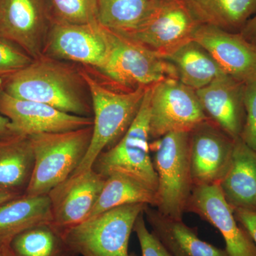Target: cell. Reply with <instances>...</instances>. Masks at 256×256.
Returning a JSON list of instances; mask_svg holds the SVG:
<instances>
[{"mask_svg":"<svg viewBox=\"0 0 256 256\" xmlns=\"http://www.w3.org/2000/svg\"><path fill=\"white\" fill-rule=\"evenodd\" d=\"M148 205H124L106 210L63 232L78 256H136L129 242L138 216Z\"/></svg>","mask_w":256,"mask_h":256,"instance_id":"cell-5","label":"cell"},{"mask_svg":"<svg viewBox=\"0 0 256 256\" xmlns=\"http://www.w3.org/2000/svg\"><path fill=\"white\" fill-rule=\"evenodd\" d=\"M6 256H14L13 255L12 252L11 250H10L9 246L6 247Z\"/></svg>","mask_w":256,"mask_h":256,"instance_id":"cell-36","label":"cell"},{"mask_svg":"<svg viewBox=\"0 0 256 256\" xmlns=\"http://www.w3.org/2000/svg\"><path fill=\"white\" fill-rule=\"evenodd\" d=\"M245 85L224 74L196 90L207 118L234 140L240 138L245 124Z\"/></svg>","mask_w":256,"mask_h":256,"instance_id":"cell-17","label":"cell"},{"mask_svg":"<svg viewBox=\"0 0 256 256\" xmlns=\"http://www.w3.org/2000/svg\"><path fill=\"white\" fill-rule=\"evenodd\" d=\"M133 232L137 236L142 256H171L150 230H148L144 212L138 216Z\"/></svg>","mask_w":256,"mask_h":256,"instance_id":"cell-30","label":"cell"},{"mask_svg":"<svg viewBox=\"0 0 256 256\" xmlns=\"http://www.w3.org/2000/svg\"><path fill=\"white\" fill-rule=\"evenodd\" d=\"M234 215L239 224L250 237L256 246V212L245 210H234Z\"/></svg>","mask_w":256,"mask_h":256,"instance_id":"cell-31","label":"cell"},{"mask_svg":"<svg viewBox=\"0 0 256 256\" xmlns=\"http://www.w3.org/2000/svg\"><path fill=\"white\" fill-rule=\"evenodd\" d=\"M151 90L152 86L146 88L140 109L124 137L102 152L92 168L105 178L114 172L127 174L156 192L158 175L150 149Z\"/></svg>","mask_w":256,"mask_h":256,"instance_id":"cell-6","label":"cell"},{"mask_svg":"<svg viewBox=\"0 0 256 256\" xmlns=\"http://www.w3.org/2000/svg\"><path fill=\"white\" fill-rule=\"evenodd\" d=\"M188 2L202 24L232 33H240L256 14V0H188Z\"/></svg>","mask_w":256,"mask_h":256,"instance_id":"cell-23","label":"cell"},{"mask_svg":"<svg viewBox=\"0 0 256 256\" xmlns=\"http://www.w3.org/2000/svg\"><path fill=\"white\" fill-rule=\"evenodd\" d=\"M9 248L14 256H78L52 223L24 230L12 239Z\"/></svg>","mask_w":256,"mask_h":256,"instance_id":"cell-25","label":"cell"},{"mask_svg":"<svg viewBox=\"0 0 256 256\" xmlns=\"http://www.w3.org/2000/svg\"><path fill=\"white\" fill-rule=\"evenodd\" d=\"M6 246H0V256H6Z\"/></svg>","mask_w":256,"mask_h":256,"instance_id":"cell-35","label":"cell"},{"mask_svg":"<svg viewBox=\"0 0 256 256\" xmlns=\"http://www.w3.org/2000/svg\"><path fill=\"white\" fill-rule=\"evenodd\" d=\"M0 114L9 120L12 134L26 137L68 132L94 124V118L66 114L42 102L16 98L4 92L0 94Z\"/></svg>","mask_w":256,"mask_h":256,"instance_id":"cell-12","label":"cell"},{"mask_svg":"<svg viewBox=\"0 0 256 256\" xmlns=\"http://www.w3.org/2000/svg\"><path fill=\"white\" fill-rule=\"evenodd\" d=\"M201 24L188 0H154L150 12L142 22L132 31L120 35L163 57L193 40Z\"/></svg>","mask_w":256,"mask_h":256,"instance_id":"cell-7","label":"cell"},{"mask_svg":"<svg viewBox=\"0 0 256 256\" xmlns=\"http://www.w3.org/2000/svg\"><path fill=\"white\" fill-rule=\"evenodd\" d=\"M52 222L48 195H20L0 206V246H9L15 236L24 230Z\"/></svg>","mask_w":256,"mask_h":256,"instance_id":"cell-20","label":"cell"},{"mask_svg":"<svg viewBox=\"0 0 256 256\" xmlns=\"http://www.w3.org/2000/svg\"><path fill=\"white\" fill-rule=\"evenodd\" d=\"M208 120L196 92L176 78H166L152 86L150 140L170 132H188Z\"/></svg>","mask_w":256,"mask_h":256,"instance_id":"cell-9","label":"cell"},{"mask_svg":"<svg viewBox=\"0 0 256 256\" xmlns=\"http://www.w3.org/2000/svg\"><path fill=\"white\" fill-rule=\"evenodd\" d=\"M162 58L174 67L178 80L195 90L226 74L210 52L194 40Z\"/></svg>","mask_w":256,"mask_h":256,"instance_id":"cell-22","label":"cell"},{"mask_svg":"<svg viewBox=\"0 0 256 256\" xmlns=\"http://www.w3.org/2000/svg\"><path fill=\"white\" fill-rule=\"evenodd\" d=\"M186 212L198 215L220 232L229 256H256L255 244L236 218L218 184L194 186Z\"/></svg>","mask_w":256,"mask_h":256,"instance_id":"cell-15","label":"cell"},{"mask_svg":"<svg viewBox=\"0 0 256 256\" xmlns=\"http://www.w3.org/2000/svg\"><path fill=\"white\" fill-rule=\"evenodd\" d=\"M53 22L50 0H0V36L34 60L43 55Z\"/></svg>","mask_w":256,"mask_h":256,"instance_id":"cell-11","label":"cell"},{"mask_svg":"<svg viewBox=\"0 0 256 256\" xmlns=\"http://www.w3.org/2000/svg\"><path fill=\"white\" fill-rule=\"evenodd\" d=\"M106 178L94 169L73 174L48 192L52 224L63 233L87 220Z\"/></svg>","mask_w":256,"mask_h":256,"instance_id":"cell-14","label":"cell"},{"mask_svg":"<svg viewBox=\"0 0 256 256\" xmlns=\"http://www.w3.org/2000/svg\"><path fill=\"white\" fill-rule=\"evenodd\" d=\"M110 48V31L98 22L76 24L54 20L43 55L99 70L107 62Z\"/></svg>","mask_w":256,"mask_h":256,"instance_id":"cell-10","label":"cell"},{"mask_svg":"<svg viewBox=\"0 0 256 256\" xmlns=\"http://www.w3.org/2000/svg\"><path fill=\"white\" fill-rule=\"evenodd\" d=\"M20 195L22 194L16 193V192L0 190V206L6 202L11 201L16 197L20 196Z\"/></svg>","mask_w":256,"mask_h":256,"instance_id":"cell-34","label":"cell"},{"mask_svg":"<svg viewBox=\"0 0 256 256\" xmlns=\"http://www.w3.org/2000/svg\"><path fill=\"white\" fill-rule=\"evenodd\" d=\"M156 192L152 188L127 174L112 173L106 178L98 200L87 220L124 205L143 204L156 208Z\"/></svg>","mask_w":256,"mask_h":256,"instance_id":"cell-24","label":"cell"},{"mask_svg":"<svg viewBox=\"0 0 256 256\" xmlns=\"http://www.w3.org/2000/svg\"><path fill=\"white\" fill-rule=\"evenodd\" d=\"M154 3V0H98V22L110 31L124 34L142 22Z\"/></svg>","mask_w":256,"mask_h":256,"instance_id":"cell-26","label":"cell"},{"mask_svg":"<svg viewBox=\"0 0 256 256\" xmlns=\"http://www.w3.org/2000/svg\"><path fill=\"white\" fill-rule=\"evenodd\" d=\"M33 60L21 47L0 36V82L28 66Z\"/></svg>","mask_w":256,"mask_h":256,"instance_id":"cell-28","label":"cell"},{"mask_svg":"<svg viewBox=\"0 0 256 256\" xmlns=\"http://www.w3.org/2000/svg\"><path fill=\"white\" fill-rule=\"evenodd\" d=\"M244 102L246 119L240 139L256 152V80L246 84Z\"/></svg>","mask_w":256,"mask_h":256,"instance_id":"cell-29","label":"cell"},{"mask_svg":"<svg viewBox=\"0 0 256 256\" xmlns=\"http://www.w3.org/2000/svg\"><path fill=\"white\" fill-rule=\"evenodd\" d=\"M144 216L151 233L171 256H229L225 249L200 238L196 229L183 220L170 218L150 206H146Z\"/></svg>","mask_w":256,"mask_h":256,"instance_id":"cell-18","label":"cell"},{"mask_svg":"<svg viewBox=\"0 0 256 256\" xmlns=\"http://www.w3.org/2000/svg\"><path fill=\"white\" fill-rule=\"evenodd\" d=\"M2 92V88L1 84H0V94ZM9 124V120L0 114V138L4 137V136L12 134L10 130Z\"/></svg>","mask_w":256,"mask_h":256,"instance_id":"cell-33","label":"cell"},{"mask_svg":"<svg viewBox=\"0 0 256 256\" xmlns=\"http://www.w3.org/2000/svg\"><path fill=\"white\" fill-rule=\"evenodd\" d=\"M92 134L90 126L68 132L30 136L34 164L25 194L47 195L73 174L86 156Z\"/></svg>","mask_w":256,"mask_h":256,"instance_id":"cell-3","label":"cell"},{"mask_svg":"<svg viewBox=\"0 0 256 256\" xmlns=\"http://www.w3.org/2000/svg\"><path fill=\"white\" fill-rule=\"evenodd\" d=\"M218 186L234 210L256 212V152L240 138L235 140L232 162Z\"/></svg>","mask_w":256,"mask_h":256,"instance_id":"cell-19","label":"cell"},{"mask_svg":"<svg viewBox=\"0 0 256 256\" xmlns=\"http://www.w3.org/2000/svg\"><path fill=\"white\" fill-rule=\"evenodd\" d=\"M193 40L210 52L229 76L244 84L256 80V46L242 34L201 24Z\"/></svg>","mask_w":256,"mask_h":256,"instance_id":"cell-16","label":"cell"},{"mask_svg":"<svg viewBox=\"0 0 256 256\" xmlns=\"http://www.w3.org/2000/svg\"><path fill=\"white\" fill-rule=\"evenodd\" d=\"M34 164L30 138L15 134L0 138V190L24 194Z\"/></svg>","mask_w":256,"mask_h":256,"instance_id":"cell-21","label":"cell"},{"mask_svg":"<svg viewBox=\"0 0 256 256\" xmlns=\"http://www.w3.org/2000/svg\"><path fill=\"white\" fill-rule=\"evenodd\" d=\"M98 0H50L54 20L69 24L98 22Z\"/></svg>","mask_w":256,"mask_h":256,"instance_id":"cell-27","label":"cell"},{"mask_svg":"<svg viewBox=\"0 0 256 256\" xmlns=\"http://www.w3.org/2000/svg\"><path fill=\"white\" fill-rule=\"evenodd\" d=\"M110 38V54L98 72L118 86L133 90L178 79L174 67L156 52L116 32Z\"/></svg>","mask_w":256,"mask_h":256,"instance_id":"cell-8","label":"cell"},{"mask_svg":"<svg viewBox=\"0 0 256 256\" xmlns=\"http://www.w3.org/2000/svg\"><path fill=\"white\" fill-rule=\"evenodd\" d=\"M80 70L92 98L94 124L92 142L86 156L72 175L92 169L99 154L124 137L140 109L148 88L116 92L94 78L88 70Z\"/></svg>","mask_w":256,"mask_h":256,"instance_id":"cell-2","label":"cell"},{"mask_svg":"<svg viewBox=\"0 0 256 256\" xmlns=\"http://www.w3.org/2000/svg\"><path fill=\"white\" fill-rule=\"evenodd\" d=\"M235 140L210 119L188 132L194 185L218 184L226 174Z\"/></svg>","mask_w":256,"mask_h":256,"instance_id":"cell-13","label":"cell"},{"mask_svg":"<svg viewBox=\"0 0 256 256\" xmlns=\"http://www.w3.org/2000/svg\"><path fill=\"white\" fill-rule=\"evenodd\" d=\"M8 95L52 106L66 114L92 118L90 92L80 68L42 55L1 82Z\"/></svg>","mask_w":256,"mask_h":256,"instance_id":"cell-1","label":"cell"},{"mask_svg":"<svg viewBox=\"0 0 256 256\" xmlns=\"http://www.w3.org/2000/svg\"><path fill=\"white\" fill-rule=\"evenodd\" d=\"M158 175L156 208L170 218L183 220L193 190L188 132H174L150 142Z\"/></svg>","mask_w":256,"mask_h":256,"instance_id":"cell-4","label":"cell"},{"mask_svg":"<svg viewBox=\"0 0 256 256\" xmlns=\"http://www.w3.org/2000/svg\"><path fill=\"white\" fill-rule=\"evenodd\" d=\"M240 33L246 40L256 46V14L247 22Z\"/></svg>","mask_w":256,"mask_h":256,"instance_id":"cell-32","label":"cell"}]
</instances>
